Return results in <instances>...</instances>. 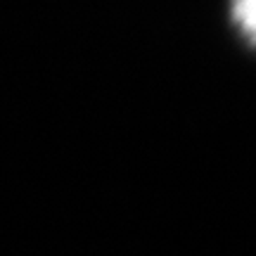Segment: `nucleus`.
I'll list each match as a JSON object with an SVG mask.
<instances>
[{
    "label": "nucleus",
    "instance_id": "1",
    "mask_svg": "<svg viewBox=\"0 0 256 256\" xmlns=\"http://www.w3.org/2000/svg\"><path fill=\"white\" fill-rule=\"evenodd\" d=\"M232 17L244 38L256 46V0H232Z\"/></svg>",
    "mask_w": 256,
    "mask_h": 256
}]
</instances>
